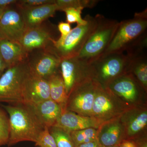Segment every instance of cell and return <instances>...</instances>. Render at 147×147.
Here are the masks:
<instances>
[{
  "mask_svg": "<svg viewBox=\"0 0 147 147\" xmlns=\"http://www.w3.org/2000/svg\"><path fill=\"white\" fill-rule=\"evenodd\" d=\"M61 60L50 47L29 52L26 62L31 74L48 81L59 72Z\"/></svg>",
  "mask_w": 147,
  "mask_h": 147,
  "instance_id": "obj_7",
  "label": "cell"
},
{
  "mask_svg": "<svg viewBox=\"0 0 147 147\" xmlns=\"http://www.w3.org/2000/svg\"><path fill=\"white\" fill-rule=\"evenodd\" d=\"M99 1L97 0H55V4L58 11H62L68 8H92Z\"/></svg>",
  "mask_w": 147,
  "mask_h": 147,
  "instance_id": "obj_21",
  "label": "cell"
},
{
  "mask_svg": "<svg viewBox=\"0 0 147 147\" xmlns=\"http://www.w3.org/2000/svg\"><path fill=\"white\" fill-rule=\"evenodd\" d=\"M95 86L91 83L84 84V86L82 84L74 89L69 95H71V97L69 102L68 110L79 113L92 112L96 94L94 91Z\"/></svg>",
  "mask_w": 147,
  "mask_h": 147,
  "instance_id": "obj_11",
  "label": "cell"
},
{
  "mask_svg": "<svg viewBox=\"0 0 147 147\" xmlns=\"http://www.w3.org/2000/svg\"><path fill=\"white\" fill-rule=\"evenodd\" d=\"M101 147H119V146H117V145H116V146H113L106 147V146H102Z\"/></svg>",
  "mask_w": 147,
  "mask_h": 147,
  "instance_id": "obj_36",
  "label": "cell"
},
{
  "mask_svg": "<svg viewBox=\"0 0 147 147\" xmlns=\"http://www.w3.org/2000/svg\"><path fill=\"white\" fill-rule=\"evenodd\" d=\"M29 74L26 60L7 69L0 77V102L25 104L24 88Z\"/></svg>",
  "mask_w": 147,
  "mask_h": 147,
  "instance_id": "obj_4",
  "label": "cell"
},
{
  "mask_svg": "<svg viewBox=\"0 0 147 147\" xmlns=\"http://www.w3.org/2000/svg\"><path fill=\"white\" fill-rule=\"evenodd\" d=\"M83 9L80 8H68L64 9L65 13L66 21L69 24L76 23L77 26L86 25L87 21L86 18L82 17V13Z\"/></svg>",
  "mask_w": 147,
  "mask_h": 147,
  "instance_id": "obj_26",
  "label": "cell"
},
{
  "mask_svg": "<svg viewBox=\"0 0 147 147\" xmlns=\"http://www.w3.org/2000/svg\"><path fill=\"white\" fill-rule=\"evenodd\" d=\"M30 105L43 126L48 129L55 126L63 112L60 105L51 99Z\"/></svg>",
  "mask_w": 147,
  "mask_h": 147,
  "instance_id": "obj_13",
  "label": "cell"
},
{
  "mask_svg": "<svg viewBox=\"0 0 147 147\" xmlns=\"http://www.w3.org/2000/svg\"><path fill=\"white\" fill-rule=\"evenodd\" d=\"M147 123V113L146 112L142 113L137 116L130 123L129 127V133L133 134L137 133L143 129L146 125Z\"/></svg>",
  "mask_w": 147,
  "mask_h": 147,
  "instance_id": "obj_28",
  "label": "cell"
},
{
  "mask_svg": "<svg viewBox=\"0 0 147 147\" xmlns=\"http://www.w3.org/2000/svg\"><path fill=\"white\" fill-rule=\"evenodd\" d=\"M51 135L55 139L57 147H75L69 132L57 127L49 129Z\"/></svg>",
  "mask_w": 147,
  "mask_h": 147,
  "instance_id": "obj_23",
  "label": "cell"
},
{
  "mask_svg": "<svg viewBox=\"0 0 147 147\" xmlns=\"http://www.w3.org/2000/svg\"><path fill=\"white\" fill-rule=\"evenodd\" d=\"M36 147H38L36 146Z\"/></svg>",
  "mask_w": 147,
  "mask_h": 147,
  "instance_id": "obj_38",
  "label": "cell"
},
{
  "mask_svg": "<svg viewBox=\"0 0 147 147\" xmlns=\"http://www.w3.org/2000/svg\"><path fill=\"white\" fill-rule=\"evenodd\" d=\"M28 53L18 42L0 38V56L7 68L26 60Z\"/></svg>",
  "mask_w": 147,
  "mask_h": 147,
  "instance_id": "obj_16",
  "label": "cell"
},
{
  "mask_svg": "<svg viewBox=\"0 0 147 147\" xmlns=\"http://www.w3.org/2000/svg\"><path fill=\"white\" fill-rule=\"evenodd\" d=\"M119 147H137V145L134 142L126 141L121 143Z\"/></svg>",
  "mask_w": 147,
  "mask_h": 147,
  "instance_id": "obj_34",
  "label": "cell"
},
{
  "mask_svg": "<svg viewBox=\"0 0 147 147\" xmlns=\"http://www.w3.org/2000/svg\"><path fill=\"white\" fill-rule=\"evenodd\" d=\"M131 62L128 73H133L142 86H147V56L145 51L134 56H130Z\"/></svg>",
  "mask_w": 147,
  "mask_h": 147,
  "instance_id": "obj_19",
  "label": "cell"
},
{
  "mask_svg": "<svg viewBox=\"0 0 147 147\" xmlns=\"http://www.w3.org/2000/svg\"><path fill=\"white\" fill-rule=\"evenodd\" d=\"M110 88L116 94L129 100H134L138 92L137 84L130 75H122L113 80Z\"/></svg>",
  "mask_w": 147,
  "mask_h": 147,
  "instance_id": "obj_17",
  "label": "cell"
},
{
  "mask_svg": "<svg viewBox=\"0 0 147 147\" xmlns=\"http://www.w3.org/2000/svg\"><path fill=\"white\" fill-rule=\"evenodd\" d=\"M7 68L6 65L5 63L2 58L0 56V77Z\"/></svg>",
  "mask_w": 147,
  "mask_h": 147,
  "instance_id": "obj_33",
  "label": "cell"
},
{
  "mask_svg": "<svg viewBox=\"0 0 147 147\" xmlns=\"http://www.w3.org/2000/svg\"><path fill=\"white\" fill-rule=\"evenodd\" d=\"M50 90V99L57 102L65 111L68 96L66 91L63 79L60 72L53 75L48 80Z\"/></svg>",
  "mask_w": 147,
  "mask_h": 147,
  "instance_id": "obj_18",
  "label": "cell"
},
{
  "mask_svg": "<svg viewBox=\"0 0 147 147\" xmlns=\"http://www.w3.org/2000/svg\"><path fill=\"white\" fill-rule=\"evenodd\" d=\"M26 30L21 10L16 4L6 8L0 19V38L18 42Z\"/></svg>",
  "mask_w": 147,
  "mask_h": 147,
  "instance_id": "obj_10",
  "label": "cell"
},
{
  "mask_svg": "<svg viewBox=\"0 0 147 147\" xmlns=\"http://www.w3.org/2000/svg\"><path fill=\"white\" fill-rule=\"evenodd\" d=\"M121 128L117 124H114L110 127L101 135L100 141L103 146H116L120 136Z\"/></svg>",
  "mask_w": 147,
  "mask_h": 147,
  "instance_id": "obj_22",
  "label": "cell"
},
{
  "mask_svg": "<svg viewBox=\"0 0 147 147\" xmlns=\"http://www.w3.org/2000/svg\"><path fill=\"white\" fill-rule=\"evenodd\" d=\"M17 0H0V9H5L10 6L15 4Z\"/></svg>",
  "mask_w": 147,
  "mask_h": 147,
  "instance_id": "obj_31",
  "label": "cell"
},
{
  "mask_svg": "<svg viewBox=\"0 0 147 147\" xmlns=\"http://www.w3.org/2000/svg\"><path fill=\"white\" fill-rule=\"evenodd\" d=\"M97 125V122L94 119L83 117L71 111L65 110L63 112L54 126L60 127L69 132L93 128L96 127Z\"/></svg>",
  "mask_w": 147,
  "mask_h": 147,
  "instance_id": "obj_15",
  "label": "cell"
},
{
  "mask_svg": "<svg viewBox=\"0 0 147 147\" xmlns=\"http://www.w3.org/2000/svg\"><path fill=\"white\" fill-rule=\"evenodd\" d=\"M86 25L77 26L65 37L59 38L53 42L52 50L61 59L77 57L97 26L96 15H87Z\"/></svg>",
  "mask_w": 147,
  "mask_h": 147,
  "instance_id": "obj_5",
  "label": "cell"
},
{
  "mask_svg": "<svg viewBox=\"0 0 147 147\" xmlns=\"http://www.w3.org/2000/svg\"><path fill=\"white\" fill-rule=\"evenodd\" d=\"M2 107L9 119L8 146L25 141L35 143L45 127L38 118L31 105L18 103L2 105Z\"/></svg>",
  "mask_w": 147,
  "mask_h": 147,
  "instance_id": "obj_1",
  "label": "cell"
},
{
  "mask_svg": "<svg viewBox=\"0 0 147 147\" xmlns=\"http://www.w3.org/2000/svg\"><path fill=\"white\" fill-rule=\"evenodd\" d=\"M35 146L38 147H57L54 137L46 127L39 134Z\"/></svg>",
  "mask_w": 147,
  "mask_h": 147,
  "instance_id": "obj_27",
  "label": "cell"
},
{
  "mask_svg": "<svg viewBox=\"0 0 147 147\" xmlns=\"http://www.w3.org/2000/svg\"><path fill=\"white\" fill-rule=\"evenodd\" d=\"M113 105L108 97L102 93L96 94L92 111L95 115L105 114L112 110Z\"/></svg>",
  "mask_w": 147,
  "mask_h": 147,
  "instance_id": "obj_24",
  "label": "cell"
},
{
  "mask_svg": "<svg viewBox=\"0 0 147 147\" xmlns=\"http://www.w3.org/2000/svg\"><path fill=\"white\" fill-rule=\"evenodd\" d=\"M97 25L77 57L91 64L104 54L115 35L119 22L96 15Z\"/></svg>",
  "mask_w": 147,
  "mask_h": 147,
  "instance_id": "obj_3",
  "label": "cell"
},
{
  "mask_svg": "<svg viewBox=\"0 0 147 147\" xmlns=\"http://www.w3.org/2000/svg\"><path fill=\"white\" fill-rule=\"evenodd\" d=\"M131 60L125 53H113L102 56L91 65L94 76L107 82L128 73Z\"/></svg>",
  "mask_w": 147,
  "mask_h": 147,
  "instance_id": "obj_6",
  "label": "cell"
},
{
  "mask_svg": "<svg viewBox=\"0 0 147 147\" xmlns=\"http://www.w3.org/2000/svg\"><path fill=\"white\" fill-rule=\"evenodd\" d=\"M9 137V123L8 115L0 107V146L8 144Z\"/></svg>",
  "mask_w": 147,
  "mask_h": 147,
  "instance_id": "obj_25",
  "label": "cell"
},
{
  "mask_svg": "<svg viewBox=\"0 0 147 147\" xmlns=\"http://www.w3.org/2000/svg\"><path fill=\"white\" fill-rule=\"evenodd\" d=\"M142 147H147V146L146 145H145L144 146H143Z\"/></svg>",
  "mask_w": 147,
  "mask_h": 147,
  "instance_id": "obj_37",
  "label": "cell"
},
{
  "mask_svg": "<svg viewBox=\"0 0 147 147\" xmlns=\"http://www.w3.org/2000/svg\"><path fill=\"white\" fill-rule=\"evenodd\" d=\"M5 9H0V19H1V17L2 16L3 13Z\"/></svg>",
  "mask_w": 147,
  "mask_h": 147,
  "instance_id": "obj_35",
  "label": "cell"
},
{
  "mask_svg": "<svg viewBox=\"0 0 147 147\" xmlns=\"http://www.w3.org/2000/svg\"><path fill=\"white\" fill-rule=\"evenodd\" d=\"M55 0H21L17 1L16 5L20 9H24L55 3Z\"/></svg>",
  "mask_w": 147,
  "mask_h": 147,
  "instance_id": "obj_29",
  "label": "cell"
},
{
  "mask_svg": "<svg viewBox=\"0 0 147 147\" xmlns=\"http://www.w3.org/2000/svg\"><path fill=\"white\" fill-rule=\"evenodd\" d=\"M76 147H99V146L97 141H94L81 144Z\"/></svg>",
  "mask_w": 147,
  "mask_h": 147,
  "instance_id": "obj_32",
  "label": "cell"
},
{
  "mask_svg": "<svg viewBox=\"0 0 147 147\" xmlns=\"http://www.w3.org/2000/svg\"><path fill=\"white\" fill-rule=\"evenodd\" d=\"M147 29L146 9L144 11L135 13L133 18L119 22L112 41L102 56L125 53L134 48L147 45Z\"/></svg>",
  "mask_w": 147,
  "mask_h": 147,
  "instance_id": "obj_2",
  "label": "cell"
},
{
  "mask_svg": "<svg viewBox=\"0 0 147 147\" xmlns=\"http://www.w3.org/2000/svg\"><path fill=\"white\" fill-rule=\"evenodd\" d=\"M69 133L75 147L84 143L97 141L96 131L93 128L71 131Z\"/></svg>",
  "mask_w": 147,
  "mask_h": 147,
  "instance_id": "obj_20",
  "label": "cell"
},
{
  "mask_svg": "<svg viewBox=\"0 0 147 147\" xmlns=\"http://www.w3.org/2000/svg\"><path fill=\"white\" fill-rule=\"evenodd\" d=\"M58 31L60 32V38L65 37L71 31V29L70 24L67 22H60L57 26Z\"/></svg>",
  "mask_w": 147,
  "mask_h": 147,
  "instance_id": "obj_30",
  "label": "cell"
},
{
  "mask_svg": "<svg viewBox=\"0 0 147 147\" xmlns=\"http://www.w3.org/2000/svg\"><path fill=\"white\" fill-rule=\"evenodd\" d=\"M20 9L26 29L41 25L48 18L53 17L56 11H58L55 2V3Z\"/></svg>",
  "mask_w": 147,
  "mask_h": 147,
  "instance_id": "obj_14",
  "label": "cell"
},
{
  "mask_svg": "<svg viewBox=\"0 0 147 147\" xmlns=\"http://www.w3.org/2000/svg\"><path fill=\"white\" fill-rule=\"evenodd\" d=\"M57 28L44 23L37 26L26 29L19 42L27 53L37 49L52 47Z\"/></svg>",
  "mask_w": 147,
  "mask_h": 147,
  "instance_id": "obj_9",
  "label": "cell"
},
{
  "mask_svg": "<svg viewBox=\"0 0 147 147\" xmlns=\"http://www.w3.org/2000/svg\"><path fill=\"white\" fill-rule=\"evenodd\" d=\"M59 71L68 96L74 89L82 84L83 81L89 80L94 76L91 65L77 57L61 59Z\"/></svg>",
  "mask_w": 147,
  "mask_h": 147,
  "instance_id": "obj_8",
  "label": "cell"
},
{
  "mask_svg": "<svg viewBox=\"0 0 147 147\" xmlns=\"http://www.w3.org/2000/svg\"><path fill=\"white\" fill-rule=\"evenodd\" d=\"M25 104H36L50 99L48 81L29 74L24 91Z\"/></svg>",
  "mask_w": 147,
  "mask_h": 147,
  "instance_id": "obj_12",
  "label": "cell"
}]
</instances>
